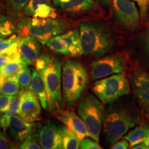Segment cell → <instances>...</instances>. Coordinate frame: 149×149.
Wrapping results in <instances>:
<instances>
[{
	"instance_id": "obj_1",
	"label": "cell",
	"mask_w": 149,
	"mask_h": 149,
	"mask_svg": "<svg viewBox=\"0 0 149 149\" xmlns=\"http://www.w3.org/2000/svg\"><path fill=\"white\" fill-rule=\"evenodd\" d=\"M141 121L138 110L129 105L113 104L104 117L103 130L106 138L113 145Z\"/></svg>"
},
{
	"instance_id": "obj_2",
	"label": "cell",
	"mask_w": 149,
	"mask_h": 149,
	"mask_svg": "<svg viewBox=\"0 0 149 149\" xmlns=\"http://www.w3.org/2000/svg\"><path fill=\"white\" fill-rule=\"evenodd\" d=\"M81 55L101 57L113 49L115 40L109 28L97 22H84L79 25Z\"/></svg>"
},
{
	"instance_id": "obj_3",
	"label": "cell",
	"mask_w": 149,
	"mask_h": 149,
	"mask_svg": "<svg viewBox=\"0 0 149 149\" xmlns=\"http://www.w3.org/2000/svg\"><path fill=\"white\" fill-rule=\"evenodd\" d=\"M17 32L20 37H34L45 44L52 37L63 34L70 28L68 22L61 19L24 17L17 22Z\"/></svg>"
},
{
	"instance_id": "obj_4",
	"label": "cell",
	"mask_w": 149,
	"mask_h": 149,
	"mask_svg": "<svg viewBox=\"0 0 149 149\" xmlns=\"http://www.w3.org/2000/svg\"><path fill=\"white\" fill-rule=\"evenodd\" d=\"M61 80L64 101L70 106L81 97L88 84V75L79 61L67 59L62 64Z\"/></svg>"
},
{
	"instance_id": "obj_5",
	"label": "cell",
	"mask_w": 149,
	"mask_h": 149,
	"mask_svg": "<svg viewBox=\"0 0 149 149\" xmlns=\"http://www.w3.org/2000/svg\"><path fill=\"white\" fill-rule=\"evenodd\" d=\"M42 76L49 98V107L51 111H58L64 108V97L61 90L62 64L58 57H53L47 66L37 70Z\"/></svg>"
},
{
	"instance_id": "obj_6",
	"label": "cell",
	"mask_w": 149,
	"mask_h": 149,
	"mask_svg": "<svg viewBox=\"0 0 149 149\" xmlns=\"http://www.w3.org/2000/svg\"><path fill=\"white\" fill-rule=\"evenodd\" d=\"M94 95L104 104H112L130 92V83L123 74H115L95 81Z\"/></svg>"
},
{
	"instance_id": "obj_7",
	"label": "cell",
	"mask_w": 149,
	"mask_h": 149,
	"mask_svg": "<svg viewBox=\"0 0 149 149\" xmlns=\"http://www.w3.org/2000/svg\"><path fill=\"white\" fill-rule=\"evenodd\" d=\"M78 113L86 125L91 137L99 142L104 122V106L93 94L82 98L78 106Z\"/></svg>"
},
{
	"instance_id": "obj_8",
	"label": "cell",
	"mask_w": 149,
	"mask_h": 149,
	"mask_svg": "<svg viewBox=\"0 0 149 149\" xmlns=\"http://www.w3.org/2000/svg\"><path fill=\"white\" fill-rule=\"evenodd\" d=\"M127 68V59L122 54L103 56L93 61L90 65L91 81L113 75L123 74Z\"/></svg>"
},
{
	"instance_id": "obj_9",
	"label": "cell",
	"mask_w": 149,
	"mask_h": 149,
	"mask_svg": "<svg viewBox=\"0 0 149 149\" xmlns=\"http://www.w3.org/2000/svg\"><path fill=\"white\" fill-rule=\"evenodd\" d=\"M112 4L116 19L122 26L129 30H133L138 26L139 14L133 1L113 0Z\"/></svg>"
},
{
	"instance_id": "obj_10",
	"label": "cell",
	"mask_w": 149,
	"mask_h": 149,
	"mask_svg": "<svg viewBox=\"0 0 149 149\" xmlns=\"http://www.w3.org/2000/svg\"><path fill=\"white\" fill-rule=\"evenodd\" d=\"M21 102L17 115L28 122L34 123L41 120L42 105L38 97L31 89L21 91Z\"/></svg>"
},
{
	"instance_id": "obj_11",
	"label": "cell",
	"mask_w": 149,
	"mask_h": 149,
	"mask_svg": "<svg viewBox=\"0 0 149 149\" xmlns=\"http://www.w3.org/2000/svg\"><path fill=\"white\" fill-rule=\"evenodd\" d=\"M62 126L48 122L39 126L35 130V137L44 149H61Z\"/></svg>"
},
{
	"instance_id": "obj_12",
	"label": "cell",
	"mask_w": 149,
	"mask_h": 149,
	"mask_svg": "<svg viewBox=\"0 0 149 149\" xmlns=\"http://www.w3.org/2000/svg\"><path fill=\"white\" fill-rule=\"evenodd\" d=\"M55 116L70 130H72L80 139H82L84 137H91L88 128L82 119L73 111L69 110H58L55 111Z\"/></svg>"
},
{
	"instance_id": "obj_13",
	"label": "cell",
	"mask_w": 149,
	"mask_h": 149,
	"mask_svg": "<svg viewBox=\"0 0 149 149\" xmlns=\"http://www.w3.org/2000/svg\"><path fill=\"white\" fill-rule=\"evenodd\" d=\"M40 41L34 37H20L18 42L20 58L24 64L31 66L35 64L40 54Z\"/></svg>"
},
{
	"instance_id": "obj_14",
	"label": "cell",
	"mask_w": 149,
	"mask_h": 149,
	"mask_svg": "<svg viewBox=\"0 0 149 149\" xmlns=\"http://www.w3.org/2000/svg\"><path fill=\"white\" fill-rule=\"evenodd\" d=\"M7 128L8 129L9 135L15 141L22 143L34 133L36 124L26 122L17 115H14L10 119Z\"/></svg>"
},
{
	"instance_id": "obj_15",
	"label": "cell",
	"mask_w": 149,
	"mask_h": 149,
	"mask_svg": "<svg viewBox=\"0 0 149 149\" xmlns=\"http://www.w3.org/2000/svg\"><path fill=\"white\" fill-rule=\"evenodd\" d=\"M132 86L136 97L143 107L149 105V72L135 73L132 79Z\"/></svg>"
},
{
	"instance_id": "obj_16",
	"label": "cell",
	"mask_w": 149,
	"mask_h": 149,
	"mask_svg": "<svg viewBox=\"0 0 149 149\" xmlns=\"http://www.w3.org/2000/svg\"><path fill=\"white\" fill-rule=\"evenodd\" d=\"M55 6L68 14H81L92 10L95 0H53Z\"/></svg>"
},
{
	"instance_id": "obj_17",
	"label": "cell",
	"mask_w": 149,
	"mask_h": 149,
	"mask_svg": "<svg viewBox=\"0 0 149 149\" xmlns=\"http://www.w3.org/2000/svg\"><path fill=\"white\" fill-rule=\"evenodd\" d=\"M31 70L33 72V78L30 86V89L32 90L38 97L42 107L46 110L49 107V98L45 84L40 73L37 71L36 68H31Z\"/></svg>"
},
{
	"instance_id": "obj_18",
	"label": "cell",
	"mask_w": 149,
	"mask_h": 149,
	"mask_svg": "<svg viewBox=\"0 0 149 149\" xmlns=\"http://www.w3.org/2000/svg\"><path fill=\"white\" fill-rule=\"evenodd\" d=\"M148 137L149 124L142 123L126 133L122 139H126L129 142L130 148H132L135 145L144 142Z\"/></svg>"
},
{
	"instance_id": "obj_19",
	"label": "cell",
	"mask_w": 149,
	"mask_h": 149,
	"mask_svg": "<svg viewBox=\"0 0 149 149\" xmlns=\"http://www.w3.org/2000/svg\"><path fill=\"white\" fill-rule=\"evenodd\" d=\"M65 42L68 51V56L78 57L81 56V45H80L79 30H72L63 33Z\"/></svg>"
},
{
	"instance_id": "obj_20",
	"label": "cell",
	"mask_w": 149,
	"mask_h": 149,
	"mask_svg": "<svg viewBox=\"0 0 149 149\" xmlns=\"http://www.w3.org/2000/svg\"><path fill=\"white\" fill-rule=\"evenodd\" d=\"M81 139L67 126H62L61 146L64 149L80 148Z\"/></svg>"
},
{
	"instance_id": "obj_21",
	"label": "cell",
	"mask_w": 149,
	"mask_h": 149,
	"mask_svg": "<svg viewBox=\"0 0 149 149\" xmlns=\"http://www.w3.org/2000/svg\"><path fill=\"white\" fill-rule=\"evenodd\" d=\"M21 95L22 93L20 91L19 93L13 97L8 110L5 113V115H3L2 118H1L2 119V128L4 131H6L7 128H8L10 119L14 115H15V114H17L19 107L20 105V102H21Z\"/></svg>"
},
{
	"instance_id": "obj_22",
	"label": "cell",
	"mask_w": 149,
	"mask_h": 149,
	"mask_svg": "<svg viewBox=\"0 0 149 149\" xmlns=\"http://www.w3.org/2000/svg\"><path fill=\"white\" fill-rule=\"evenodd\" d=\"M44 45H46L55 53L68 55V48H67L66 43L62 36V34L52 37L46 42Z\"/></svg>"
},
{
	"instance_id": "obj_23",
	"label": "cell",
	"mask_w": 149,
	"mask_h": 149,
	"mask_svg": "<svg viewBox=\"0 0 149 149\" xmlns=\"http://www.w3.org/2000/svg\"><path fill=\"white\" fill-rule=\"evenodd\" d=\"M17 32V26L10 16L0 15V39L11 36Z\"/></svg>"
},
{
	"instance_id": "obj_24",
	"label": "cell",
	"mask_w": 149,
	"mask_h": 149,
	"mask_svg": "<svg viewBox=\"0 0 149 149\" xmlns=\"http://www.w3.org/2000/svg\"><path fill=\"white\" fill-rule=\"evenodd\" d=\"M19 84L16 76H12L3 79L0 85V93L6 95L14 96L19 93Z\"/></svg>"
},
{
	"instance_id": "obj_25",
	"label": "cell",
	"mask_w": 149,
	"mask_h": 149,
	"mask_svg": "<svg viewBox=\"0 0 149 149\" xmlns=\"http://www.w3.org/2000/svg\"><path fill=\"white\" fill-rule=\"evenodd\" d=\"M18 42L13 44L8 50L3 52V53L0 54V66L12 61H22L19 51Z\"/></svg>"
},
{
	"instance_id": "obj_26",
	"label": "cell",
	"mask_w": 149,
	"mask_h": 149,
	"mask_svg": "<svg viewBox=\"0 0 149 149\" xmlns=\"http://www.w3.org/2000/svg\"><path fill=\"white\" fill-rule=\"evenodd\" d=\"M24 65L22 61H12L0 66V76L2 79L16 75Z\"/></svg>"
},
{
	"instance_id": "obj_27",
	"label": "cell",
	"mask_w": 149,
	"mask_h": 149,
	"mask_svg": "<svg viewBox=\"0 0 149 149\" xmlns=\"http://www.w3.org/2000/svg\"><path fill=\"white\" fill-rule=\"evenodd\" d=\"M6 6L9 16L16 17L24 10L30 0H5Z\"/></svg>"
},
{
	"instance_id": "obj_28",
	"label": "cell",
	"mask_w": 149,
	"mask_h": 149,
	"mask_svg": "<svg viewBox=\"0 0 149 149\" xmlns=\"http://www.w3.org/2000/svg\"><path fill=\"white\" fill-rule=\"evenodd\" d=\"M28 65H24L19 72L16 74V78L19 86L23 89L30 88L33 78V72Z\"/></svg>"
},
{
	"instance_id": "obj_29",
	"label": "cell",
	"mask_w": 149,
	"mask_h": 149,
	"mask_svg": "<svg viewBox=\"0 0 149 149\" xmlns=\"http://www.w3.org/2000/svg\"><path fill=\"white\" fill-rule=\"evenodd\" d=\"M55 10L51 6V2L44 3L40 4L37 8L35 11L34 16L32 17H37V18H54L56 17Z\"/></svg>"
},
{
	"instance_id": "obj_30",
	"label": "cell",
	"mask_w": 149,
	"mask_h": 149,
	"mask_svg": "<svg viewBox=\"0 0 149 149\" xmlns=\"http://www.w3.org/2000/svg\"><path fill=\"white\" fill-rule=\"evenodd\" d=\"M47 2H51V1L50 0H30L24 9V14L26 16L32 17L34 16L35 11L39 6L42 3Z\"/></svg>"
},
{
	"instance_id": "obj_31",
	"label": "cell",
	"mask_w": 149,
	"mask_h": 149,
	"mask_svg": "<svg viewBox=\"0 0 149 149\" xmlns=\"http://www.w3.org/2000/svg\"><path fill=\"white\" fill-rule=\"evenodd\" d=\"M53 57V56L46 53H43L39 55L35 61V66L36 70H40V69L47 66L51 62Z\"/></svg>"
},
{
	"instance_id": "obj_32",
	"label": "cell",
	"mask_w": 149,
	"mask_h": 149,
	"mask_svg": "<svg viewBox=\"0 0 149 149\" xmlns=\"http://www.w3.org/2000/svg\"><path fill=\"white\" fill-rule=\"evenodd\" d=\"M19 37L17 35H12L11 36L7 37V38L3 39L0 42V54L3 53V52L8 50L13 44L18 42Z\"/></svg>"
},
{
	"instance_id": "obj_33",
	"label": "cell",
	"mask_w": 149,
	"mask_h": 149,
	"mask_svg": "<svg viewBox=\"0 0 149 149\" xmlns=\"http://www.w3.org/2000/svg\"><path fill=\"white\" fill-rule=\"evenodd\" d=\"M80 148L81 149H102V148L98 144L97 141H93L92 139L84 137L81 139Z\"/></svg>"
},
{
	"instance_id": "obj_34",
	"label": "cell",
	"mask_w": 149,
	"mask_h": 149,
	"mask_svg": "<svg viewBox=\"0 0 149 149\" xmlns=\"http://www.w3.org/2000/svg\"><path fill=\"white\" fill-rule=\"evenodd\" d=\"M12 95H0V114L5 113L8 110L9 106L13 99Z\"/></svg>"
},
{
	"instance_id": "obj_35",
	"label": "cell",
	"mask_w": 149,
	"mask_h": 149,
	"mask_svg": "<svg viewBox=\"0 0 149 149\" xmlns=\"http://www.w3.org/2000/svg\"><path fill=\"white\" fill-rule=\"evenodd\" d=\"M22 149H41L42 146H40L39 143H37L32 136L29 137L26 139L19 146Z\"/></svg>"
},
{
	"instance_id": "obj_36",
	"label": "cell",
	"mask_w": 149,
	"mask_h": 149,
	"mask_svg": "<svg viewBox=\"0 0 149 149\" xmlns=\"http://www.w3.org/2000/svg\"><path fill=\"white\" fill-rule=\"evenodd\" d=\"M137 3L139 6V10H140V15L142 20L146 19L149 6V0H133Z\"/></svg>"
},
{
	"instance_id": "obj_37",
	"label": "cell",
	"mask_w": 149,
	"mask_h": 149,
	"mask_svg": "<svg viewBox=\"0 0 149 149\" xmlns=\"http://www.w3.org/2000/svg\"><path fill=\"white\" fill-rule=\"evenodd\" d=\"M130 148L129 142L125 139H122L120 141H117L115 144L112 145L111 148L112 149H127Z\"/></svg>"
},
{
	"instance_id": "obj_38",
	"label": "cell",
	"mask_w": 149,
	"mask_h": 149,
	"mask_svg": "<svg viewBox=\"0 0 149 149\" xmlns=\"http://www.w3.org/2000/svg\"><path fill=\"white\" fill-rule=\"evenodd\" d=\"M9 148H10V142L3 132L0 131V149H7Z\"/></svg>"
},
{
	"instance_id": "obj_39",
	"label": "cell",
	"mask_w": 149,
	"mask_h": 149,
	"mask_svg": "<svg viewBox=\"0 0 149 149\" xmlns=\"http://www.w3.org/2000/svg\"><path fill=\"white\" fill-rule=\"evenodd\" d=\"M132 148L133 149H147L146 146V144H145L144 142L139 143V144L134 146Z\"/></svg>"
},
{
	"instance_id": "obj_40",
	"label": "cell",
	"mask_w": 149,
	"mask_h": 149,
	"mask_svg": "<svg viewBox=\"0 0 149 149\" xmlns=\"http://www.w3.org/2000/svg\"><path fill=\"white\" fill-rule=\"evenodd\" d=\"M144 116L146 117V120L148 121V122L149 123V105L148 107H146V109L145 110Z\"/></svg>"
},
{
	"instance_id": "obj_41",
	"label": "cell",
	"mask_w": 149,
	"mask_h": 149,
	"mask_svg": "<svg viewBox=\"0 0 149 149\" xmlns=\"http://www.w3.org/2000/svg\"><path fill=\"white\" fill-rule=\"evenodd\" d=\"M99 1H100L101 2L104 3V4L110 5V4H111L112 3H113V0H99Z\"/></svg>"
},
{
	"instance_id": "obj_42",
	"label": "cell",
	"mask_w": 149,
	"mask_h": 149,
	"mask_svg": "<svg viewBox=\"0 0 149 149\" xmlns=\"http://www.w3.org/2000/svg\"><path fill=\"white\" fill-rule=\"evenodd\" d=\"M146 42L147 50H148V53H149V33H148V34L147 35V36H146Z\"/></svg>"
},
{
	"instance_id": "obj_43",
	"label": "cell",
	"mask_w": 149,
	"mask_h": 149,
	"mask_svg": "<svg viewBox=\"0 0 149 149\" xmlns=\"http://www.w3.org/2000/svg\"><path fill=\"white\" fill-rule=\"evenodd\" d=\"M144 142L145 143V144H146L147 149H149V137L144 141Z\"/></svg>"
},
{
	"instance_id": "obj_44",
	"label": "cell",
	"mask_w": 149,
	"mask_h": 149,
	"mask_svg": "<svg viewBox=\"0 0 149 149\" xmlns=\"http://www.w3.org/2000/svg\"><path fill=\"white\" fill-rule=\"evenodd\" d=\"M2 127V119L0 117V128Z\"/></svg>"
},
{
	"instance_id": "obj_45",
	"label": "cell",
	"mask_w": 149,
	"mask_h": 149,
	"mask_svg": "<svg viewBox=\"0 0 149 149\" xmlns=\"http://www.w3.org/2000/svg\"><path fill=\"white\" fill-rule=\"evenodd\" d=\"M2 80H3V79L1 77V76H0V85H1V82H2Z\"/></svg>"
},
{
	"instance_id": "obj_46",
	"label": "cell",
	"mask_w": 149,
	"mask_h": 149,
	"mask_svg": "<svg viewBox=\"0 0 149 149\" xmlns=\"http://www.w3.org/2000/svg\"><path fill=\"white\" fill-rule=\"evenodd\" d=\"M148 28H149V6H148Z\"/></svg>"
}]
</instances>
